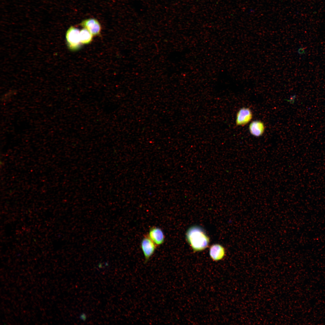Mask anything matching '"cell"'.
Wrapping results in <instances>:
<instances>
[{"instance_id":"7","label":"cell","mask_w":325,"mask_h":325,"mask_svg":"<svg viewBox=\"0 0 325 325\" xmlns=\"http://www.w3.org/2000/svg\"><path fill=\"white\" fill-rule=\"evenodd\" d=\"M148 235L156 246L160 245L164 242L165 236L164 233L159 228H151L149 230Z\"/></svg>"},{"instance_id":"5","label":"cell","mask_w":325,"mask_h":325,"mask_svg":"<svg viewBox=\"0 0 325 325\" xmlns=\"http://www.w3.org/2000/svg\"><path fill=\"white\" fill-rule=\"evenodd\" d=\"M81 26L88 30L93 36L99 35L101 32V26L98 21L94 18H89L83 20Z\"/></svg>"},{"instance_id":"12","label":"cell","mask_w":325,"mask_h":325,"mask_svg":"<svg viewBox=\"0 0 325 325\" xmlns=\"http://www.w3.org/2000/svg\"><path fill=\"white\" fill-rule=\"evenodd\" d=\"M98 267L100 268H103L102 264L101 263H99L98 265Z\"/></svg>"},{"instance_id":"11","label":"cell","mask_w":325,"mask_h":325,"mask_svg":"<svg viewBox=\"0 0 325 325\" xmlns=\"http://www.w3.org/2000/svg\"><path fill=\"white\" fill-rule=\"evenodd\" d=\"M79 318L82 320L85 321L87 319V315L85 313H82L80 314Z\"/></svg>"},{"instance_id":"3","label":"cell","mask_w":325,"mask_h":325,"mask_svg":"<svg viewBox=\"0 0 325 325\" xmlns=\"http://www.w3.org/2000/svg\"><path fill=\"white\" fill-rule=\"evenodd\" d=\"M156 246L148 235L145 236L143 238L141 246L145 258L144 263H147L153 255Z\"/></svg>"},{"instance_id":"9","label":"cell","mask_w":325,"mask_h":325,"mask_svg":"<svg viewBox=\"0 0 325 325\" xmlns=\"http://www.w3.org/2000/svg\"><path fill=\"white\" fill-rule=\"evenodd\" d=\"M93 35L87 29L85 28L80 30V38L81 44H88L92 41Z\"/></svg>"},{"instance_id":"1","label":"cell","mask_w":325,"mask_h":325,"mask_svg":"<svg viewBox=\"0 0 325 325\" xmlns=\"http://www.w3.org/2000/svg\"><path fill=\"white\" fill-rule=\"evenodd\" d=\"M186 236L188 243L195 251L203 250L209 245V238L200 227L195 226L190 227L187 231Z\"/></svg>"},{"instance_id":"6","label":"cell","mask_w":325,"mask_h":325,"mask_svg":"<svg viewBox=\"0 0 325 325\" xmlns=\"http://www.w3.org/2000/svg\"><path fill=\"white\" fill-rule=\"evenodd\" d=\"M265 126L264 123L259 120L252 121L249 124V130L250 134L255 137L262 136L265 132Z\"/></svg>"},{"instance_id":"10","label":"cell","mask_w":325,"mask_h":325,"mask_svg":"<svg viewBox=\"0 0 325 325\" xmlns=\"http://www.w3.org/2000/svg\"><path fill=\"white\" fill-rule=\"evenodd\" d=\"M306 49L305 47H300L297 49V52L298 54L300 56L304 55L306 53Z\"/></svg>"},{"instance_id":"4","label":"cell","mask_w":325,"mask_h":325,"mask_svg":"<svg viewBox=\"0 0 325 325\" xmlns=\"http://www.w3.org/2000/svg\"><path fill=\"white\" fill-rule=\"evenodd\" d=\"M253 117L252 112L249 108L243 107L237 113L235 122L238 126H244L249 123Z\"/></svg>"},{"instance_id":"2","label":"cell","mask_w":325,"mask_h":325,"mask_svg":"<svg viewBox=\"0 0 325 325\" xmlns=\"http://www.w3.org/2000/svg\"><path fill=\"white\" fill-rule=\"evenodd\" d=\"M80 30L73 26H71L66 33L68 45L70 49L74 50L79 48L81 45L80 38Z\"/></svg>"},{"instance_id":"8","label":"cell","mask_w":325,"mask_h":325,"mask_svg":"<svg viewBox=\"0 0 325 325\" xmlns=\"http://www.w3.org/2000/svg\"><path fill=\"white\" fill-rule=\"evenodd\" d=\"M209 253L211 258L214 261H218L224 258L225 255V251L221 245L215 244L210 247Z\"/></svg>"}]
</instances>
